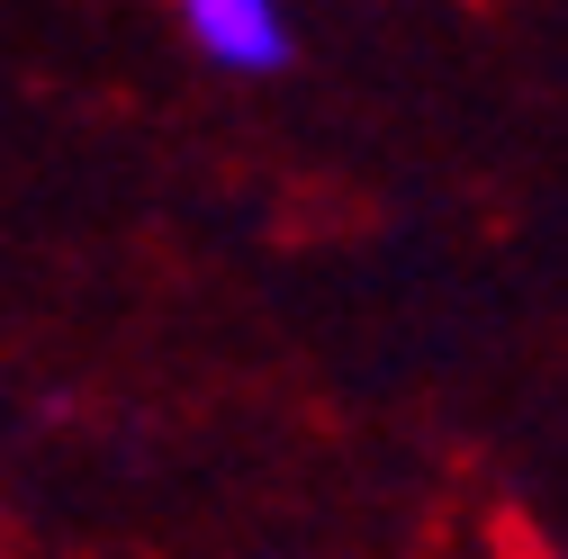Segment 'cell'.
Segmentation results:
<instances>
[{"instance_id": "obj_1", "label": "cell", "mask_w": 568, "mask_h": 559, "mask_svg": "<svg viewBox=\"0 0 568 559\" xmlns=\"http://www.w3.org/2000/svg\"><path fill=\"white\" fill-rule=\"evenodd\" d=\"M181 28L217 73H280V63H290L280 0H181Z\"/></svg>"}]
</instances>
